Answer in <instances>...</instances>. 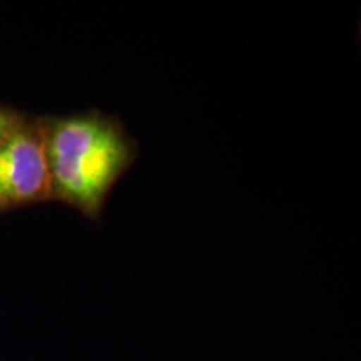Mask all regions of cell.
Segmentation results:
<instances>
[{
	"label": "cell",
	"instance_id": "cell-1",
	"mask_svg": "<svg viewBox=\"0 0 361 361\" xmlns=\"http://www.w3.org/2000/svg\"><path fill=\"white\" fill-rule=\"evenodd\" d=\"M137 142L116 116L90 111L47 123L52 196L99 219L107 197L137 159Z\"/></svg>",
	"mask_w": 361,
	"mask_h": 361
},
{
	"label": "cell",
	"instance_id": "cell-2",
	"mask_svg": "<svg viewBox=\"0 0 361 361\" xmlns=\"http://www.w3.org/2000/svg\"><path fill=\"white\" fill-rule=\"evenodd\" d=\"M47 197H52L47 121H22L0 141V211Z\"/></svg>",
	"mask_w": 361,
	"mask_h": 361
},
{
	"label": "cell",
	"instance_id": "cell-3",
	"mask_svg": "<svg viewBox=\"0 0 361 361\" xmlns=\"http://www.w3.org/2000/svg\"><path fill=\"white\" fill-rule=\"evenodd\" d=\"M22 121L24 119H22L19 114L0 107V141H2L4 137H7V135L11 134L12 130L22 123Z\"/></svg>",
	"mask_w": 361,
	"mask_h": 361
}]
</instances>
